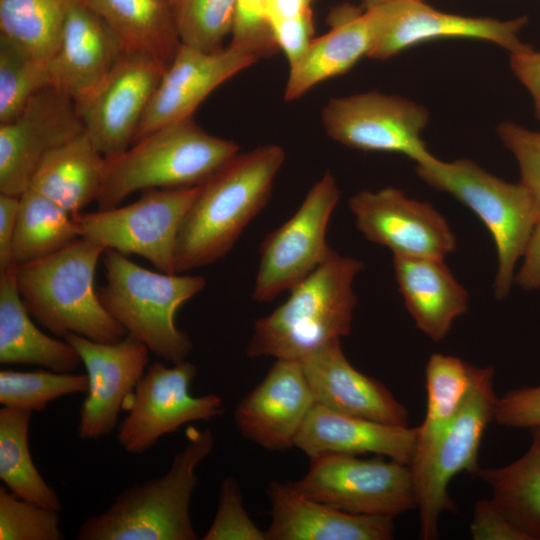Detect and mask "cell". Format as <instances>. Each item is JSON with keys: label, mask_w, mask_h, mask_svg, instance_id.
<instances>
[{"label": "cell", "mask_w": 540, "mask_h": 540, "mask_svg": "<svg viewBox=\"0 0 540 540\" xmlns=\"http://www.w3.org/2000/svg\"><path fill=\"white\" fill-rule=\"evenodd\" d=\"M284 161L281 146H260L238 153L199 186L178 233L176 273L215 263L227 255L269 201Z\"/></svg>", "instance_id": "1"}, {"label": "cell", "mask_w": 540, "mask_h": 540, "mask_svg": "<svg viewBox=\"0 0 540 540\" xmlns=\"http://www.w3.org/2000/svg\"><path fill=\"white\" fill-rule=\"evenodd\" d=\"M362 261L331 249L325 260L289 290L285 302L255 321L249 358L301 360L350 334L357 296L353 289Z\"/></svg>", "instance_id": "2"}, {"label": "cell", "mask_w": 540, "mask_h": 540, "mask_svg": "<svg viewBox=\"0 0 540 540\" xmlns=\"http://www.w3.org/2000/svg\"><path fill=\"white\" fill-rule=\"evenodd\" d=\"M186 445L159 478L123 489L110 507L88 517L78 528V540H196L190 516L196 469L211 453L209 428L189 427Z\"/></svg>", "instance_id": "3"}, {"label": "cell", "mask_w": 540, "mask_h": 540, "mask_svg": "<svg viewBox=\"0 0 540 540\" xmlns=\"http://www.w3.org/2000/svg\"><path fill=\"white\" fill-rule=\"evenodd\" d=\"M105 250L79 237L47 257L17 265V288L30 316L56 336L75 333L109 344L122 340L127 331L103 307L94 288Z\"/></svg>", "instance_id": "4"}, {"label": "cell", "mask_w": 540, "mask_h": 540, "mask_svg": "<svg viewBox=\"0 0 540 540\" xmlns=\"http://www.w3.org/2000/svg\"><path fill=\"white\" fill-rule=\"evenodd\" d=\"M239 151L238 144L207 133L192 118L165 125L105 158L98 210L117 207L138 190L200 186Z\"/></svg>", "instance_id": "5"}, {"label": "cell", "mask_w": 540, "mask_h": 540, "mask_svg": "<svg viewBox=\"0 0 540 540\" xmlns=\"http://www.w3.org/2000/svg\"><path fill=\"white\" fill-rule=\"evenodd\" d=\"M102 261L106 284L98 296L107 312L158 358L172 364L187 360L193 344L176 326L175 314L206 287L205 278L154 272L112 249Z\"/></svg>", "instance_id": "6"}, {"label": "cell", "mask_w": 540, "mask_h": 540, "mask_svg": "<svg viewBox=\"0 0 540 540\" xmlns=\"http://www.w3.org/2000/svg\"><path fill=\"white\" fill-rule=\"evenodd\" d=\"M415 171L429 186L468 207L489 230L498 261L494 295L498 300L507 297L540 217L530 192L520 182L502 180L467 158L444 162L434 157L416 164Z\"/></svg>", "instance_id": "7"}, {"label": "cell", "mask_w": 540, "mask_h": 540, "mask_svg": "<svg viewBox=\"0 0 540 540\" xmlns=\"http://www.w3.org/2000/svg\"><path fill=\"white\" fill-rule=\"evenodd\" d=\"M291 482L300 494L359 515L396 516L417 508L411 466L382 456L323 454Z\"/></svg>", "instance_id": "8"}, {"label": "cell", "mask_w": 540, "mask_h": 540, "mask_svg": "<svg viewBox=\"0 0 540 540\" xmlns=\"http://www.w3.org/2000/svg\"><path fill=\"white\" fill-rule=\"evenodd\" d=\"M198 191L199 186L148 189L129 205L73 217L81 237L126 256H141L158 271L175 274L178 233Z\"/></svg>", "instance_id": "9"}, {"label": "cell", "mask_w": 540, "mask_h": 540, "mask_svg": "<svg viewBox=\"0 0 540 540\" xmlns=\"http://www.w3.org/2000/svg\"><path fill=\"white\" fill-rule=\"evenodd\" d=\"M494 368L488 366L472 395L435 442L424 463L412 470L420 536L438 538V522L444 511H454L448 494L451 479L460 472L476 474L483 434L493 421L498 397L493 387Z\"/></svg>", "instance_id": "10"}, {"label": "cell", "mask_w": 540, "mask_h": 540, "mask_svg": "<svg viewBox=\"0 0 540 540\" xmlns=\"http://www.w3.org/2000/svg\"><path fill=\"white\" fill-rule=\"evenodd\" d=\"M340 198L334 175L326 172L310 188L297 211L260 245L252 298L270 302L311 274L332 249L326 241Z\"/></svg>", "instance_id": "11"}, {"label": "cell", "mask_w": 540, "mask_h": 540, "mask_svg": "<svg viewBox=\"0 0 540 540\" xmlns=\"http://www.w3.org/2000/svg\"><path fill=\"white\" fill-rule=\"evenodd\" d=\"M197 367L184 360L165 366H148L123 409L128 411L118 427L117 440L131 454H142L181 426L222 416L225 406L214 393L193 396L190 387Z\"/></svg>", "instance_id": "12"}, {"label": "cell", "mask_w": 540, "mask_h": 540, "mask_svg": "<svg viewBox=\"0 0 540 540\" xmlns=\"http://www.w3.org/2000/svg\"><path fill=\"white\" fill-rule=\"evenodd\" d=\"M321 119L326 134L346 147L400 153L416 164L435 157L421 138L429 112L409 99L377 91L332 98Z\"/></svg>", "instance_id": "13"}, {"label": "cell", "mask_w": 540, "mask_h": 540, "mask_svg": "<svg viewBox=\"0 0 540 540\" xmlns=\"http://www.w3.org/2000/svg\"><path fill=\"white\" fill-rule=\"evenodd\" d=\"M359 232L393 256L445 259L456 237L431 204L411 199L398 188L364 190L348 201Z\"/></svg>", "instance_id": "14"}, {"label": "cell", "mask_w": 540, "mask_h": 540, "mask_svg": "<svg viewBox=\"0 0 540 540\" xmlns=\"http://www.w3.org/2000/svg\"><path fill=\"white\" fill-rule=\"evenodd\" d=\"M84 131L75 102L49 86L0 124V193L21 196L43 159Z\"/></svg>", "instance_id": "15"}, {"label": "cell", "mask_w": 540, "mask_h": 540, "mask_svg": "<svg viewBox=\"0 0 540 540\" xmlns=\"http://www.w3.org/2000/svg\"><path fill=\"white\" fill-rule=\"evenodd\" d=\"M165 70L148 55L125 51L102 86L77 107L85 132L105 158L133 144Z\"/></svg>", "instance_id": "16"}, {"label": "cell", "mask_w": 540, "mask_h": 540, "mask_svg": "<svg viewBox=\"0 0 540 540\" xmlns=\"http://www.w3.org/2000/svg\"><path fill=\"white\" fill-rule=\"evenodd\" d=\"M262 57L259 50L242 43L231 42L214 52L181 44L144 113L134 142L165 125L192 118L213 90Z\"/></svg>", "instance_id": "17"}, {"label": "cell", "mask_w": 540, "mask_h": 540, "mask_svg": "<svg viewBox=\"0 0 540 540\" xmlns=\"http://www.w3.org/2000/svg\"><path fill=\"white\" fill-rule=\"evenodd\" d=\"M63 338L80 355L89 382L80 407L79 437L96 440L109 435L116 427L119 412L144 374L150 350L130 334L110 344L75 333Z\"/></svg>", "instance_id": "18"}, {"label": "cell", "mask_w": 540, "mask_h": 540, "mask_svg": "<svg viewBox=\"0 0 540 540\" xmlns=\"http://www.w3.org/2000/svg\"><path fill=\"white\" fill-rule=\"evenodd\" d=\"M380 27L369 58L386 60L395 54L434 39L468 38L489 41L509 53L526 47L519 32L526 15L509 20L468 17L439 11L423 0H400L378 7Z\"/></svg>", "instance_id": "19"}, {"label": "cell", "mask_w": 540, "mask_h": 540, "mask_svg": "<svg viewBox=\"0 0 540 540\" xmlns=\"http://www.w3.org/2000/svg\"><path fill=\"white\" fill-rule=\"evenodd\" d=\"M316 404L299 360L276 359L263 380L237 404L234 420L246 439L268 451L295 447Z\"/></svg>", "instance_id": "20"}, {"label": "cell", "mask_w": 540, "mask_h": 540, "mask_svg": "<svg viewBox=\"0 0 540 540\" xmlns=\"http://www.w3.org/2000/svg\"><path fill=\"white\" fill-rule=\"evenodd\" d=\"M124 52L113 31L81 0L70 11L47 61L50 84L78 107L102 86Z\"/></svg>", "instance_id": "21"}, {"label": "cell", "mask_w": 540, "mask_h": 540, "mask_svg": "<svg viewBox=\"0 0 540 540\" xmlns=\"http://www.w3.org/2000/svg\"><path fill=\"white\" fill-rule=\"evenodd\" d=\"M317 404L337 413L396 426H409L408 409L377 379L358 371L341 339L300 360Z\"/></svg>", "instance_id": "22"}, {"label": "cell", "mask_w": 540, "mask_h": 540, "mask_svg": "<svg viewBox=\"0 0 540 540\" xmlns=\"http://www.w3.org/2000/svg\"><path fill=\"white\" fill-rule=\"evenodd\" d=\"M267 540H390L394 518L349 513L297 492L291 482L267 487Z\"/></svg>", "instance_id": "23"}, {"label": "cell", "mask_w": 540, "mask_h": 540, "mask_svg": "<svg viewBox=\"0 0 540 540\" xmlns=\"http://www.w3.org/2000/svg\"><path fill=\"white\" fill-rule=\"evenodd\" d=\"M330 30L314 38L303 57L290 66L284 99L294 101L324 80L349 71L369 56L379 33L377 8L341 5L331 12Z\"/></svg>", "instance_id": "24"}, {"label": "cell", "mask_w": 540, "mask_h": 540, "mask_svg": "<svg viewBox=\"0 0 540 540\" xmlns=\"http://www.w3.org/2000/svg\"><path fill=\"white\" fill-rule=\"evenodd\" d=\"M418 427L396 426L341 414L315 404L295 443L309 458L374 454L411 465Z\"/></svg>", "instance_id": "25"}, {"label": "cell", "mask_w": 540, "mask_h": 540, "mask_svg": "<svg viewBox=\"0 0 540 540\" xmlns=\"http://www.w3.org/2000/svg\"><path fill=\"white\" fill-rule=\"evenodd\" d=\"M399 292L415 326L439 342L468 309L469 295L444 259L393 256Z\"/></svg>", "instance_id": "26"}, {"label": "cell", "mask_w": 540, "mask_h": 540, "mask_svg": "<svg viewBox=\"0 0 540 540\" xmlns=\"http://www.w3.org/2000/svg\"><path fill=\"white\" fill-rule=\"evenodd\" d=\"M0 362L64 373L82 363L69 342L48 336L34 324L19 294L14 270L0 274Z\"/></svg>", "instance_id": "27"}, {"label": "cell", "mask_w": 540, "mask_h": 540, "mask_svg": "<svg viewBox=\"0 0 540 540\" xmlns=\"http://www.w3.org/2000/svg\"><path fill=\"white\" fill-rule=\"evenodd\" d=\"M105 163V157L84 130L47 154L28 189L38 192L74 215L96 201Z\"/></svg>", "instance_id": "28"}, {"label": "cell", "mask_w": 540, "mask_h": 540, "mask_svg": "<svg viewBox=\"0 0 540 540\" xmlns=\"http://www.w3.org/2000/svg\"><path fill=\"white\" fill-rule=\"evenodd\" d=\"M113 31L126 52L148 55L166 68L181 43L168 0H82Z\"/></svg>", "instance_id": "29"}, {"label": "cell", "mask_w": 540, "mask_h": 540, "mask_svg": "<svg viewBox=\"0 0 540 540\" xmlns=\"http://www.w3.org/2000/svg\"><path fill=\"white\" fill-rule=\"evenodd\" d=\"M487 368L452 355L430 356L425 370L426 413L418 426L412 470L427 459L438 437L466 404Z\"/></svg>", "instance_id": "30"}, {"label": "cell", "mask_w": 540, "mask_h": 540, "mask_svg": "<svg viewBox=\"0 0 540 540\" xmlns=\"http://www.w3.org/2000/svg\"><path fill=\"white\" fill-rule=\"evenodd\" d=\"M530 430L524 455L502 467H480L475 475L489 485L491 499L507 517L530 540H540V426Z\"/></svg>", "instance_id": "31"}, {"label": "cell", "mask_w": 540, "mask_h": 540, "mask_svg": "<svg viewBox=\"0 0 540 540\" xmlns=\"http://www.w3.org/2000/svg\"><path fill=\"white\" fill-rule=\"evenodd\" d=\"M79 237L80 227L65 209L32 189L20 196L13 240L15 267L47 257Z\"/></svg>", "instance_id": "32"}, {"label": "cell", "mask_w": 540, "mask_h": 540, "mask_svg": "<svg viewBox=\"0 0 540 540\" xmlns=\"http://www.w3.org/2000/svg\"><path fill=\"white\" fill-rule=\"evenodd\" d=\"M32 411L0 409V478L16 496L60 511L58 494L37 470L29 449L28 435Z\"/></svg>", "instance_id": "33"}, {"label": "cell", "mask_w": 540, "mask_h": 540, "mask_svg": "<svg viewBox=\"0 0 540 540\" xmlns=\"http://www.w3.org/2000/svg\"><path fill=\"white\" fill-rule=\"evenodd\" d=\"M81 0H0V31L38 59L56 51L66 19Z\"/></svg>", "instance_id": "34"}, {"label": "cell", "mask_w": 540, "mask_h": 540, "mask_svg": "<svg viewBox=\"0 0 540 540\" xmlns=\"http://www.w3.org/2000/svg\"><path fill=\"white\" fill-rule=\"evenodd\" d=\"M49 86L47 61L0 34V124L15 119L34 95Z\"/></svg>", "instance_id": "35"}, {"label": "cell", "mask_w": 540, "mask_h": 540, "mask_svg": "<svg viewBox=\"0 0 540 540\" xmlns=\"http://www.w3.org/2000/svg\"><path fill=\"white\" fill-rule=\"evenodd\" d=\"M88 388L87 374L0 371V403L5 407L42 411L50 402L65 395L87 393Z\"/></svg>", "instance_id": "36"}, {"label": "cell", "mask_w": 540, "mask_h": 540, "mask_svg": "<svg viewBox=\"0 0 540 540\" xmlns=\"http://www.w3.org/2000/svg\"><path fill=\"white\" fill-rule=\"evenodd\" d=\"M174 15L182 45L214 52L223 48V40L232 32L235 0H181Z\"/></svg>", "instance_id": "37"}, {"label": "cell", "mask_w": 540, "mask_h": 540, "mask_svg": "<svg viewBox=\"0 0 540 540\" xmlns=\"http://www.w3.org/2000/svg\"><path fill=\"white\" fill-rule=\"evenodd\" d=\"M58 512L0 487V539L60 540L63 533Z\"/></svg>", "instance_id": "38"}, {"label": "cell", "mask_w": 540, "mask_h": 540, "mask_svg": "<svg viewBox=\"0 0 540 540\" xmlns=\"http://www.w3.org/2000/svg\"><path fill=\"white\" fill-rule=\"evenodd\" d=\"M204 540H267L249 516L242 502L238 481L229 476L220 486L218 506Z\"/></svg>", "instance_id": "39"}, {"label": "cell", "mask_w": 540, "mask_h": 540, "mask_svg": "<svg viewBox=\"0 0 540 540\" xmlns=\"http://www.w3.org/2000/svg\"><path fill=\"white\" fill-rule=\"evenodd\" d=\"M497 135L514 156L520 172L519 182L532 195L540 214V131L505 121L498 125Z\"/></svg>", "instance_id": "40"}, {"label": "cell", "mask_w": 540, "mask_h": 540, "mask_svg": "<svg viewBox=\"0 0 540 540\" xmlns=\"http://www.w3.org/2000/svg\"><path fill=\"white\" fill-rule=\"evenodd\" d=\"M269 3L270 0H235L231 42L252 46L263 57L279 50L270 26Z\"/></svg>", "instance_id": "41"}, {"label": "cell", "mask_w": 540, "mask_h": 540, "mask_svg": "<svg viewBox=\"0 0 540 540\" xmlns=\"http://www.w3.org/2000/svg\"><path fill=\"white\" fill-rule=\"evenodd\" d=\"M493 421L514 428L540 426V385L523 386L498 397Z\"/></svg>", "instance_id": "42"}, {"label": "cell", "mask_w": 540, "mask_h": 540, "mask_svg": "<svg viewBox=\"0 0 540 540\" xmlns=\"http://www.w3.org/2000/svg\"><path fill=\"white\" fill-rule=\"evenodd\" d=\"M469 531L474 540H530L492 499L476 502Z\"/></svg>", "instance_id": "43"}, {"label": "cell", "mask_w": 540, "mask_h": 540, "mask_svg": "<svg viewBox=\"0 0 540 540\" xmlns=\"http://www.w3.org/2000/svg\"><path fill=\"white\" fill-rule=\"evenodd\" d=\"M273 38L287 58L289 66L297 63L313 41L312 11L301 16L270 22Z\"/></svg>", "instance_id": "44"}, {"label": "cell", "mask_w": 540, "mask_h": 540, "mask_svg": "<svg viewBox=\"0 0 540 540\" xmlns=\"http://www.w3.org/2000/svg\"><path fill=\"white\" fill-rule=\"evenodd\" d=\"M510 70L531 96L535 117L540 121V51L529 44L510 53Z\"/></svg>", "instance_id": "45"}, {"label": "cell", "mask_w": 540, "mask_h": 540, "mask_svg": "<svg viewBox=\"0 0 540 540\" xmlns=\"http://www.w3.org/2000/svg\"><path fill=\"white\" fill-rule=\"evenodd\" d=\"M20 196L0 193V274L14 270L13 240Z\"/></svg>", "instance_id": "46"}, {"label": "cell", "mask_w": 540, "mask_h": 540, "mask_svg": "<svg viewBox=\"0 0 540 540\" xmlns=\"http://www.w3.org/2000/svg\"><path fill=\"white\" fill-rule=\"evenodd\" d=\"M520 269L515 274V283L524 290L540 288V217L532 231L522 257Z\"/></svg>", "instance_id": "47"}, {"label": "cell", "mask_w": 540, "mask_h": 540, "mask_svg": "<svg viewBox=\"0 0 540 540\" xmlns=\"http://www.w3.org/2000/svg\"><path fill=\"white\" fill-rule=\"evenodd\" d=\"M313 0H270L269 21L301 16L311 10Z\"/></svg>", "instance_id": "48"}, {"label": "cell", "mask_w": 540, "mask_h": 540, "mask_svg": "<svg viewBox=\"0 0 540 540\" xmlns=\"http://www.w3.org/2000/svg\"><path fill=\"white\" fill-rule=\"evenodd\" d=\"M400 1V0H362L363 9H371L378 7L384 4L391 2Z\"/></svg>", "instance_id": "49"}, {"label": "cell", "mask_w": 540, "mask_h": 540, "mask_svg": "<svg viewBox=\"0 0 540 540\" xmlns=\"http://www.w3.org/2000/svg\"><path fill=\"white\" fill-rule=\"evenodd\" d=\"M171 5L173 6V8L181 1V0H168Z\"/></svg>", "instance_id": "50"}]
</instances>
